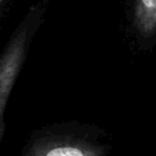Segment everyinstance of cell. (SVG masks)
I'll return each instance as SVG.
<instances>
[{
	"instance_id": "2",
	"label": "cell",
	"mask_w": 156,
	"mask_h": 156,
	"mask_svg": "<svg viewBox=\"0 0 156 156\" xmlns=\"http://www.w3.org/2000/svg\"><path fill=\"white\" fill-rule=\"evenodd\" d=\"M27 33V28L18 29L9 41L0 60V141L5 133V108L24 60Z\"/></svg>"
},
{
	"instance_id": "1",
	"label": "cell",
	"mask_w": 156,
	"mask_h": 156,
	"mask_svg": "<svg viewBox=\"0 0 156 156\" xmlns=\"http://www.w3.org/2000/svg\"><path fill=\"white\" fill-rule=\"evenodd\" d=\"M111 145L96 129L80 124H55L34 132L22 147V156H106Z\"/></svg>"
},
{
	"instance_id": "3",
	"label": "cell",
	"mask_w": 156,
	"mask_h": 156,
	"mask_svg": "<svg viewBox=\"0 0 156 156\" xmlns=\"http://www.w3.org/2000/svg\"><path fill=\"white\" fill-rule=\"evenodd\" d=\"M134 26L143 39L156 34V0H134Z\"/></svg>"
}]
</instances>
